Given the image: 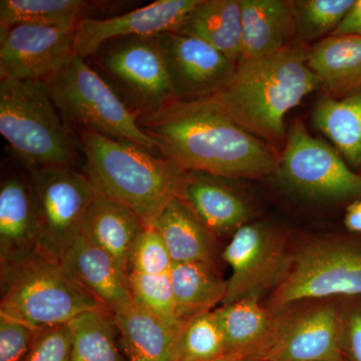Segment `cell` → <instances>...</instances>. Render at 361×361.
<instances>
[{"label": "cell", "mask_w": 361, "mask_h": 361, "mask_svg": "<svg viewBox=\"0 0 361 361\" xmlns=\"http://www.w3.org/2000/svg\"><path fill=\"white\" fill-rule=\"evenodd\" d=\"M137 123L166 160L184 172L255 179L277 171L273 147L237 125L215 97L173 99Z\"/></svg>", "instance_id": "cell-1"}, {"label": "cell", "mask_w": 361, "mask_h": 361, "mask_svg": "<svg viewBox=\"0 0 361 361\" xmlns=\"http://www.w3.org/2000/svg\"><path fill=\"white\" fill-rule=\"evenodd\" d=\"M303 42L264 58L240 59L231 82L215 96L242 129L271 145L286 141L284 118L322 87L310 70Z\"/></svg>", "instance_id": "cell-2"}, {"label": "cell", "mask_w": 361, "mask_h": 361, "mask_svg": "<svg viewBox=\"0 0 361 361\" xmlns=\"http://www.w3.org/2000/svg\"><path fill=\"white\" fill-rule=\"evenodd\" d=\"M85 174L97 190L120 202L153 228L169 202L178 197L184 171L130 141L80 133Z\"/></svg>", "instance_id": "cell-3"}, {"label": "cell", "mask_w": 361, "mask_h": 361, "mask_svg": "<svg viewBox=\"0 0 361 361\" xmlns=\"http://www.w3.org/2000/svg\"><path fill=\"white\" fill-rule=\"evenodd\" d=\"M0 134L30 172L75 161L68 127L44 80H1Z\"/></svg>", "instance_id": "cell-4"}, {"label": "cell", "mask_w": 361, "mask_h": 361, "mask_svg": "<svg viewBox=\"0 0 361 361\" xmlns=\"http://www.w3.org/2000/svg\"><path fill=\"white\" fill-rule=\"evenodd\" d=\"M0 314L35 330L68 324L89 311H109L70 277L61 263L35 253L16 264L0 266Z\"/></svg>", "instance_id": "cell-5"}, {"label": "cell", "mask_w": 361, "mask_h": 361, "mask_svg": "<svg viewBox=\"0 0 361 361\" xmlns=\"http://www.w3.org/2000/svg\"><path fill=\"white\" fill-rule=\"evenodd\" d=\"M45 82L68 127L135 142L155 153V142L141 129L137 116L85 59L75 54L68 66Z\"/></svg>", "instance_id": "cell-6"}, {"label": "cell", "mask_w": 361, "mask_h": 361, "mask_svg": "<svg viewBox=\"0 0 361 361\" xmlns=\"http://www.w3.org/2000/svg\"><path fill=\"white\" fill-rule=\"evenodd\" d=\"M37 253L61 262L82 234V224L97 192L85 174L71 167L30 171Z\"/></svg>", "instance_id": "cell-7"}, {"label": "cell", "mask_w": 361, "mask_h": 361, "mask_svg": "<svg viewBox=\"0 0 361 361\" xmlns=\"http://www.w3.org/2000/svg\"><path fill=\"white\" fill-rule=\"evenodd\" d=\"M272 306L331 297H361V247L350 242H310L294 254Z\"/></svg>", "instance_id": "cell-8"}, {"label": "cell", "mask_w": 361, "mask_h": 361, "mask_svg": "<svg viewBox=\"0 0 361 361\" xmlns=\"http://www.w3.org/2000/svg\"><path fill=\"white\" fill-rule=\"evenodd\" d=\"M276 172L287 186L308 198L345 200L361 196V175L301 122L294 123L287 133Z\"/></svg>", "instance_id": "cell-9"}, {"label": "cell", "mask_w": 361, "mask_h": 361, "mask_svg": "<svg viewBox=\"0 0 361 361\" xmlns=\"http://www.w3.org/2000/svg\"><path fill=\"white\" fill-rule=\"evenodd\" d=\"M293 255L283 238L262 223L245 224L233 234L223 252L231 268L222 305L241 300L260 301L283 281Z\"/></svg>", "instance_id": "cell-10"}, {"label": "cell", "mask_w": 361, "mask_h": 361, "mask_svg": "<svg viewBox=\"0 0 361 361\" xmlns=\"http://www.w3.org/2000/svg\"><path fill=\"white\" fill-rule=\"evenodd\" d=\"M102 65L125 92L127 106L137 118L175 99L157 37L121 39L106 52Z\"/></svg>", "instance_id": "cell-11"}, {"label": "cell", "mask_w": 361, "mask_h": 361, "mask_svg": "<svg viewBox=\"0 0 361 361\" xmlns=\"http://www.w3.org/2000/svg\"><path fill=\"white\" fill-rule=\"evenodd\" d=\"M75 30L18 25L0 33L1 80L47 82L68 66L77 54Z\"/></svg>", "instance_id": "cell-12"}, {"label": "cell", "mask_w": 361, "mask_h": 361, "mask_svg": "<svg viewBox=\"0 0 361 361\" xmlns=\"http://www.w3.org/2000/svg\"><path fill=\"white\" fill-rule=\"evenodd\" d=\"M175 99L215 97L231 82L236 63L203 40L166 32L158 35Z\"/></svg>", "instance_id": "cell-13"}, {"label": "cell", "mask_w": 361, "mask_h": 361, "mask_svg": "<svg viewBox=\"0 0 361 361\" xmlns=\"http://www.w3.org/2000/svg\"><path fill=\"white\" fill-rule=\"evenodd\" d=\"M343 307L325 302L278 317L276 334L258 360L329 361L342 355Z\"/></svg>", "instance_id": "cell-14"}, {"label": "cell", "mask_w": 361, "mask_h": 361, "mask_svg": "<svg viewBox=\"0 0 361 361\" xmlns=\"http://www.w3.org/2000/svg\"><path fill=\"white\" fill-rule=\"evenodd\" d=\"M201 0H158L130 13L94 20L85 18L75 30V52L87 59L106 42L174 32Z\"/></svg>", "instance_id": "cell-15"}, {"label": "cell", "mask_w": 361, "mask_h": 361, "mask_svg": "<svg viewBox=\"0 0 361 361\" xmlns=\"http://www.w3.org/2000/svg\"><path fill=\"white\" fill-rule=\"evenodd\" d=\"M66 272L111 314L130 307L133 301L129 274L101 248L80 235L61 260Z\"/></svg>", "instance_id": "cell-16"}, {"label": "cell", "mask_w": 361, "mask_h": 361, "mask_svg": "<svg viewBox=\"0 0 361 361\" xmlns=\"http://www.w3.org/2000/svg\"><path fill=\"white\" fill-rule=\"evenodd\" d=\"M37 253V225L30 182L11 178L0 188V266Z\"/></svg>", "instance_id": "cell-17"}, {"label": "cell", "mask_w": 361, "mask_h": 361, "mask_svg": "<svg viewBox=\"0 0 361 361\" xmlns=\"http://www.w3.org/2000/svg\"><path fill=\"white\" fill-rule=\"evenodd\" d=\"M224 336L227 355L260 360L270 348L278 326V316L256 300H241L214 310Z\"/></svg>", "instance_id": "cell-18"}, {"label": "cell", "mask_w": 361, "mask_h": 361, "mask_svg": "<svg viewBox=\"0 0 361 361\" xmlns=\"http://www.w3.org/2000/svg\"><path fill=\"white\" fill-rule=\"evenodd\" d=\"M145 225L120 202L97 193L84 224L82 236L108 253L129 274L130 251Z\"/></svg>", "instance_id": "cell-19"}, {"label": "cell", "mask_w": 361, "mask_h": 361, "mask_svg": "<svg viewBox=\"0 0 361 361\" xmlns=\"http://www.w3.org/2000/svg\"><path fill=\"white\" fill-rule=\"evenodd\" d=\"M241 4V59L264 58L290 44L295 32L292 2L283 0H240Z\"/></svg>", "instance_id": "cell-20"}, {"label": "cell", "mask_w": 361, "mask_h": 361, "mask_svg": "<svg viewBox=\"0 0 361 361\" xmlns=\"http://www.w3.org/2000/svg\"><path fill=\"white\" fill-rule=\"evenodd\" d=\"M178 197L213 235L234 234L250 212L245 202L228 189L196 172H185Z\"/></svg>", "instance_id": "cell-21"}, {"label": "cell", "mask_w": 361, "mask_h": 361, "mask_svg": "<svg viewBox=\"0 0 361 361\" xmlns=\"http://www.w3.org/2000/svg\"><path fill=\"white\" fill-rule=\"evenodd\" d=\"M308 66L329 96L361 90V35H330L308 51Z\"/></svg>", "instance_id": "cell-22"}, {"label": "cell", "mask_w": 361, "mask_h": 361, "mask_svg": "<svg viewBox=\"0 0 361 361\" xmlns=\"http://www.w3.org/2000/svg\"><path fill=\"white\" fill-rule=\"evenodd\" d=\"M174 32L203 40L237 65L243 54L240 0H201Z\"/></svg>", "instance_id": "cell-23"}, {"label": "cell", "mask_w": 361, "mask_h": 361, "mask_svg": "<svg viewBox=\"0 0 361 361\" xmlns=\"http://www.w3.org/2000/svg\"><path fill=\"white\" fill-rule=\"evenodd\" d=\"M153 228L165 241L173 262L213 264L214 235L179 197L169 202Z\"/></svg>", "instance_id": "cell-24"}, {"label": "cell", "mask_w": 361, "mask_h": 361, "mask_svg": "<svg viewBox=\"0 0 361 361\" xmlns=\"http://www.w3.org/2000/svg\"><path fill=\"white\" fill-rule=\"evenodd\" d=\"M113 316L130 361H176L180 329H173L135 303Z\"/></svg>", "instance_id": "cell-25"}, {"label": "cell", "mask_w": 361, "mask_h": 361, "mask_svg": "<svg viewBox=\"0 0 361 361\" xmlns=\"http://www.w3.org/2000/svg\"><path fill=\"white\" fill-rule=\"evenodd\" d=\"M170 278L176 310L182 324L194 316L213 311L223 303L227 293V282L221 279L213 264L209 263H174Z\"/></svg>", "instance_id": "cell-26"}, {"label": "cell", "mask_w": 361, "mask_h": 361, "mask_svg": "<svg viewBox=\"0 0 361 361\" xmlns=\"http://www.w3.org/2000/svg\"><path fill=\"white\" fill-rule=\"evenodd\" d=\"M313 123L334 142L353 167L361 166V90L348 96L318 99Z\"/></svg>", "instance_id": "cell-27"}, {"label": "cell", "mask_w": 361, "mask_h": 361, "mask_svg": "<svg viewBox=\"0 0 361 361\" xmlns=\"http://www.w3.org/2000/svg\"><path fill=\"white\" fill-rule=\"evenodd\" d=\"M92 6L84 0H1L0 33L18 25L77 28Z\"/></svg>", "instance_id": "cell-28"}, {"label": "cell", "mask_w": 361, "mask_h": 361, "mask_svg": "<svg viewBox=\"0 0 361 361\" xmlns=\"http://www.w3.org/2000/svg\"><path fill=\"white\" fill-rule=\"evenodd\" d=\"M71 361H125L116 343V326L109 311H89L68 323Z\"/></svg>", "instance_id": "cell-29"}, {"label": "cell", "mask_w": 361, "mask_h": 361, "mask_svg": "<svg viewBox=\"0 0 361 361\" xmlns=\"http://www.w3.org/2000/svg\"><path fill=\"white\" fill-rule=\"evenodd\" d=\"M224 355V336L214 310L183 323L176 343V361H207Z\"/></svg>", "instance_id": "cell-30"}, {"label": "cell", "mask_w": 361, "mask_h": 361, "mask_svg": "<svg viewBox=\"0 0 361 361\" xmlns=\"http://www.w3.org/2000/svg\"><path fill=\"white\" fill-rule=\"evenodd\" d=\"M292 2L295 32L299 42L331 35L350 11L355 0H296Z\"/></svg>", "instance_id": "cell-31"}, {"label": "cell", "mask_w": 361, "mask_h": 361, "mask_svg": "<svg viewBox=\"0 0 361 361\" xmlns=\"http://www.w3.org/2000/svg\"><path fill=\"white\" fill-rule=\"evenodd\" d=\"M129 284L135 305L155 315L173 329H180L183 324L176 310L170 273L161 275L129 273Z\"/></svg>", "instance_id": "cell-32"}, {"label": "cell", "mask_w": 361, "mask_h": 361, "mask_svg": "<svg viewBox=\"0 0 361 361\" xmlns=\"http://www.w3.org/2000/svg\"><path fill=\"white\" fill-rule=\"evenodd\" d=\"M173 262L165 241L155 228L145 227L140 233L129 259V273L169 274Z\"/></svg>", "instance_id": "cell-33"}, {"label": "cell", "mask_w": 361, "mask_h": 361, "mask_svg": "<svg viewBox=\"0 0 361 361\" xmlns=\"http://www.w3.org/2000/svg\"><path fill=\"white\" fill-rule=\"evenodd\" d=\"M37 330L0 314V361H25Z\"/></svg>", "instance_id": "cell-34"}, {"label": "cell", "mask_w": 361, "mask_h": 361, "mask_svg": "<svg viewBox=\"0 0 361 361\" xmlns=\"http://www.w3.org/2000/svg\"><path fill=\"white\" fill-rule=\"evenodd\" d=\"M71 336L68 324L37 330L25 361H71Z\"/></svg>", "instance_id": "cell-35"}, {"label": "cell", "mask_w": 361, "mask_h": 361, "mask_svg": "<svg viewBox=\"0 0 361 361\" xmlns=\"http://www.w3.org/2000/svg\"><path fill=\"white\" fill-rule=\"evenodd\" d=\"M342 355L349 361H361V300L343 307Z\"/></svg>", "instance_id": "cell-36"}, {"label": "cell", "mask_w": 361, "mask_h": 361, "mask_svg": "<svg viewBox=\"0 0 361 361\" xmlns=\"http://www.w3.org/2000/svg\"><path fill=\"white\" fill-rule=\"evenodd\" d=\"M361 35V0H355L350 11L330 35Z\"/></svg>", "instance_id": "cell-37"}, {"label": "cell", "mask_w": 361, "mask_h": 361, "mask_svg": "<svg viewBox=\"0 0 361 361\" xmlns=\"http://www.w3.org/2000/svg\"><path fill=\"white\" fill-rule=\"evenodd\" d=\"M344 226L348 231L361 233V200L353 202L346 209Z\"/></svg>", "instance_id": "cell-38"}, {"label": "cell", "mask_w": 361, "mask_h": 361, "mask_svg": "<svg viewBox=\"0 0 361 361\" xmlns=\"http://www.w3.org/2000/svg\"><path fill=\"white\" fill-rule=\"evenodd\" d=\"M207 361H245V358L235 355H224L220 357L214 358V360Z\"/></svg>", "instance_id": "cell-39"}, {"label": "cell", "mask_w": 361, "mask_h": 361, "mask_svg": "<svg viewBox=\"0 0 361 361\" xmlns=\"http://www.w3.org/2000/svg\"><path fill=\"white\" fill-rule=\"evenodd\" d=\"M329 361H345L344 360V356L342 355L341 357L336 358V360H329Z\"/></svg>", "instance_id": "cell-40"}, {"label": "cell", "mask_w": 361, "mask_h": 361, "mask_svg": "<svg viewBox=\"0 0 361 361\" xmlns=\"http://www.w3.org/2000/svg\"><path fill=\"white\" fill-rule=\"evenodd\" d=\"M245 361H262V360H245Z\"/></svg>", "instance_id": "cell-41"}]
</instances>
